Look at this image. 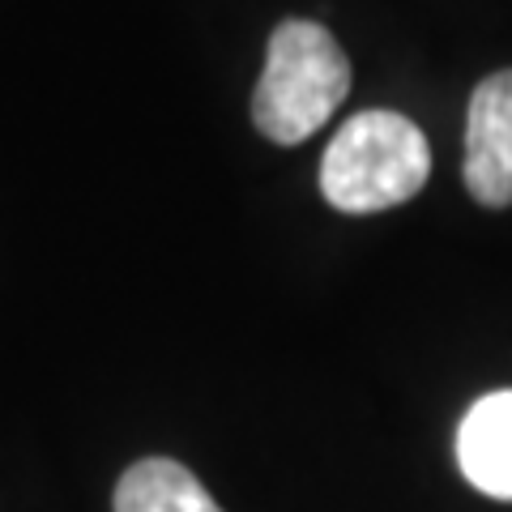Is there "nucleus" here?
<instances>
[{"label": "nucleus", "mask_w": 512, "mask_h": 512, "mask_svg": "<svg viewBox=\"0 0 512 512\" xmlns=\"http://www.w3.org/2000/svg\"><path fill=\"white\" fill-rule=\"evenodd\" d=\"M116 512H222V508L180 461L146 457L124 470L116 487Z\"/></svg>", "instance_id": "obj_5"}, {"label": "nucleus", "mask_w": 512, "mask_h": 512, "mask_svg": "<svg viewBox=\"0 0 512 512\" xmlns=\"http://www.w3.org/2000/svg\"><path fill=\"white\" fill-rule=\"evenodd\" d=\"M346 90L350 64L338 39L325 26L291 18L269 39L265 73L252 94V120L278 146H299L338 111Z\"/></svg>", "instance_id": "obj_1"}, {"label": "nucleus", "mask_w": 512, "mask_h": 512, "mask_svg": "<svg viewBox=\"0 0 512 512\" xmlns=\"http://www.w3.org/2000/svg\"><path fill=\"white\" fill-rule=\"evenodd\" d=\"M466 188L491 210L512 205V69L474 86L466 116Z\"/></svg>", "instance_id": "obj_3"}, {"label": "nucleus", "mask_w": 512, "mask_h": 512, "mask_svg": "<svg viewBox=\"0 0 512 512\" xmlns=\"http://www.w3.org/2000/svg\"><path fill=\"white\" fill-rule=\"evenodd\" d=\"M461 474L495 500H512V389L483 397L457 431Z\"/></svg>", "instance_id": "obj_4"}, {"label": "nucleus", "mask_w": 512, "mask_h": 512, "mask_svg": "<svg viewBox=\"0 0 512 512\" xmlns=\"http://www.w3.org/2000/svg\"><path fill=\"white\" fill-rule=\"evenodd\" d=\"M431 150L419 124L397 111H359L338 128L320 163V192L342 214H376L427 184Z\"/></svg>", "instance_id": "obj_2"}]
</instances>
